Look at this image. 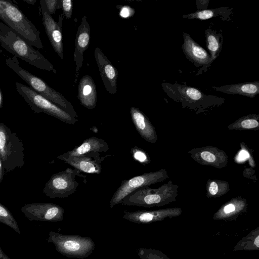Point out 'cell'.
I'll return each instance as SVG.
<instances>
[{"mask_svg": "<svg viewBox=\"0 0 259 259\" xmlns=\"http://www.w3.org/2000/svg\"><path fill=\"white\" fill-rule=\"evenodd\" d=\"M1 46L14 56L18 57L39 69L53 71L56 70L52 63L39 52L18 33L0 22Z\"/></svg>", "mask_w": 259, "mask_h": 259, "instance_id": "6da1fadb", "label": "cell"}, {"mask_svg": "<svg viewBox=\"0 0 259 259\" xmlns=\"http://www.w3.org/2000/svg\"><path fill=\"white\" fill-rule=\"evenodd\" d=\"M0 19L32 46L44 48L39 31L12 1L0 0Z\"/></svg>", "mask_w": 259, "mask_h": 259, "instance_id": "7a4b0ae2", "label": "cell"}, {"mask_svg": "<svg viewBox=\"0 0 259 259\" xmlns=\"http://www.w3.org/2000/svg\"><path fill=\"white\" fill-rule=\"evenodd\" d=\"M178 186L171 181L158 188L145 186L137 189L123 199L120 204L144 207H159L175 201Z\"/></svg>", "mask_w": 259, "mask_h": 259, "instance_id": "3957f363", "label": "cell"}, {"mask_svg": "<svg viewBox=\"0 0 259 259\" xmlns=\"http://www.w3.org/2000/svg\"><path fill=\"white\" fill-rule=\"evenodd\" d=\"M6 63L33 91L58 106L72 117H78L74 108L67 99L51 88L42 79L22 68L17 57L14 56L6 59Z\"/></svg>", "mask_w": 259, "mask_h": 259, "instance_id": "277c9868", "label": "cell"}, {"mask_svg": "<svg viewBox=\"0 0 259 259\" xmlns=\"http://www.w3.org/2000/svg\"><path fill=\"white\" fill-rule=\"evenodd\" d=\"M0 156L6 173L21 168L25 164L22 140L2 122H0Z\"/></svg>", "mask_w": 259, "mask_h": 259, "instance_id": "5b68a950", "label": "cell"}, {"mask_svg": "<svg viewBox=\"0 0 259 259\" xmlns=\"http://www.w3.org/2000/svg\"><path fill=\"white\" fill-rule=\"evenodd\" d=\"M54 244L56 250L68 257L83 259L94 251L95 244L92 238L77 235H67L51 231L47 239Z\"/></svg>", "mask_w": 259, "mask_h": 259, "instance_id": "8992f818", "label": "cell"}, {"mask_svg": "<svg viewBox=\"0 0 259 259\" xmlns=\"http://www.w3.org/2000/svg\"><path fill=\"white\" fill-rule=\"evenodd\" d=\"M16 90L36 113L43 112L66 123L74 124L75 118L48 99L41 96L30 87L18 82L15 83Z\"/></svg>", "mask_w": 259, "mask_h": 259, "instance_id": "52a82bcc", "label": "cell"}, {"mask_svg": "<svg viewBox=\"0 0 259 259\" xmlns=\"http://www.w3.org/2000/svg\"><path fill=\"white\" fill-rule=\"evenodd\" d=\"M168 178L165 169L159 171L146 172L128 180H122L120 186L114 192L110 202V207L120 204L124 198L135 190L145 186L162 182Z\"/></svg>", "mask_w": 259, "mask_h": 259, "instance_id": "ba28073f", "label": "cell"}, {"mask_svg": "<svg viewBox=\"0 0 259 259\" xmlns=\"http://www.w3.org/2000/svg\"><path fill=\"white\" fill-rule=\"evenodd\" d=\"M80 171L67 168L53 175L46 183L44 193L51 198H66L74 193L79 185L75 177Z\"/></svg>", "mask_w": 259, "mask_h": 259, "instance_id": "9c48e42d", "label": "cell"}, {"mask_svg": "<svg viewBox=\"0 0 259 259\" xmlns=\"http://www.w3.org/2000/svg\"><path fill=\"white\" fill-rule=\"evenodd\" d=\"M161 86L166 94L175 101L187 106H203L214 103L223 99L205 95L199 90L186 85L163 83Z\"/></svg>", "mask_w": 259, "mask_h": 259, "instance_id": "30bf717a", "label": "cell"}, {"mask_svg": "<svg viewBox=\"0 0 259 259\" xmlns=\"http://www.w3.org/2000/svg\"><path fill=\"white\" fill-rule=\"evenodd\" d=\"M21 211L30 221L59 222L63 219L64 209L52 203H33L23 206Z\"/></svg>", "mask_w": 259, "mask_h": 259, "instance_id": "8fae6325", "label": "cell"}, {"mask_svg": "<svg viewBox=\"0 0 259 259\" xmlns=\"http://www.w3.org/2000/svg\"><path fill=\"white\" fill-rule=\"evenodd\" d=\"M40 8L42 17V23L51 44L61 59L63 58L62 40V22L64 16L60 14L56 22L49 14L44 0L40 1Z\"/></svg>", "mask_w": 259, "mask_h": 259, "instance_id": "7c38bea8", "label": "cell"}, {"mask_svg": "<svg viewBox=\"0 0 259 259\" xmlns=\"http://www.w3.org/2000/svg\"><path fill=\"white\" fill-rule=\"evenodd\" d=\"M181 208L174 207L154 210H138L134 212L124 211L123 219L138 224H148L160 222L167 218L181 214Z\"/></svg>", "mask_w": 259, "mask_h": 259, "instance_id": "4fadbf2b", "label": "cell"}, {"mask_svg": "<svg viewBox=\"0 0 259 259\" xmlns=\"http://www.w3.org/2000/svg\"><path fill=\"white\" fill-rule=\"evenodd\" d=\"M99 156V153H90L76 156H67L62 154L58 156L57 158L80 171L99 174L102 169L101 163L104 159V158H100Z\"/></svg>", "mask_w": 259, "mask_h": 259, "instance_id": "5bb4252c", "label": "cell"}, {"mask_svg": "<svg viewBox=\"0 0 259 259\" xmlns=\"http://www.w3.org/2000/svg\"><path fill=\"white\" fill-rule=\"evenodd\" d=\"M94 56L105 88L109 94H116L118 75L116 68L100 48L95 49Z\"/></svg>", "mask_w": 259, "mask_h": 259, "instance_id": "9a60e30c", "label": "cell"}, {"mask_svg": "<svg viewBox=\"0 0 259 259\" xmlns=\"http://www.w3.org/2000/svg\"><path fill=\"white\" fill-rule=\"evenodd\" d=\"M91 39V28L87 18L84 16L78 27L75 42L74 60L76 65L75 79L76 83L83 62V53L89 46Z\"/></svg>", "mask_w": 259, "mask_h": 259, "instance_id": "2e32d148", "label": "cell"}, {"mask_svg": "<svg viewBox=\"0 0 259 259\" xmlns=\"http://www.w3.org/2000/svg\"><path fill=\"white\" fill-rule=\"evenodd\" d=\"M182 50L186 58L196 66L207 68L212 63L210 55L188 33H183Z\"/></svg>", "mask_w": 259, "mask_h": 259, "instance_id": "e0dca14e", "label": "cell"}, {"mask_svg": "<svg viewBox=\"0 0 259 259\" xmlns=\"http://www.w3.org/2000/svg\"><path fill=\"white\" fill-rule=\"evenodd\" d=\"M132 121L139 135L146 141L155 143L158 140L154 126L148 118L139 109L132 107L130 109Z\"/></svg>", "mask_w": 259, "mask_h": 259, "instance_id": "ac0fdd59", "label": "cell"}, {"mask_svg": "<svg viewBox=\"0 0 259 259\" xmlns=\"http://www.w3.org/2000/svg\"><path fill=\"white\" fill-rule=\"evenodd\" d=\"M77 98L81 104L89 109H93L97 105L96 84L89 75H85L80 80L78 86Z\"/></svg>", "mask_w": 259, "mask_h": 259, "instance_id": "d6986e66", "label": "cell"}, {"mask_svg": "<svg viewBox=\"0 0 259 259\" xmlns=\"http://www.w3.org/2000/svg\"><path fill=\"white\" fill-rule=\"evenodd\" d=\"M109 149L108 144L103 140L96 137L85 139L81 145L64 153L67 156H81L90 153L106 152Z\"/></svg>", "mask_w": 259, "mask_h": 259, "instance_id": "ffe728a7", "label": "cell"}, {"mask_svg": "<svg viewBox=\"0 0 259 259\" xmlns=\"http://www.w3.org/2000/svg\"><path fill=\"white\" fill-rule=\"evenodd\" d=\"M245 200L234 199L222 206L213 215L214 220L231 221L238 218L247 209Z\"/></svg>", "mask_w": 259, "mask_h": 259, "instance_id": "44dd1931", "label": "cell"}, {"mask_svg": "<svg viewBox=\"0 0 259 259\" xmlns=\"http://www.w3.org/2000/svg\"><path fill=\"white\" fill-rule=\"evenodd\" d=\"M212 88L215 91L227 94L240 95L253 98L259 94V82L257 81L218 87H212Z\"/></svg>", "mask_w": 259, "mask_h": 259, "instance_id": "7402d4cb", "label": "cell"}, {"mask_svg": "<svg viewBox=\"0 0 259 259\" xmlns=\"http://www.w3.org/2000/svg\"><path fill=\"white\" fill-rule=\"evenodd\" d=\"M195 153H198L199 156H192L195 160L200 162L201 161L203 164H209L216 166L219 164V161L222 163L223 159L227 160V156L224 151H220L214 148L205 147L198 150V151H195Z\"/></svg>", "mask_w": 259, "mask_h": 259, "instance_id": "603a6c76", "label": "cell"}, {"mask_svg": "<svg viewBox=\"0 0 259 259\" xmlns=\"http://www.w3.org/2000/svg\"><path fill=\"white\" fill-rule=\"evenodd\" d=\"M206 45L210 54L212 62L219 56L222 49L223 36L214 30L208 28L205 30Z\"/></svg>", "mask_w": 259, "mask_h": 259, "instance_id": "cb8c5ba5", "label": "cell"}, {"mask_svg": "<svg viewBox=\"0 0 259 259\" xmlns=\"http://www.w3.org/2000/svg\"><path fill=\"white\" fill-rule=\"evenodd\" d=\"M231 13V10L227 8H220L213 9L199 10L195 12L184 15L183 18L197 19L201 20H207L214 17L221 16L227 17Z\"/></svg>", "mask_w": 259, "mask_h": 259, "instance_id": "d4e9b609", "label": "cell"}, {"mask_svg": "<svg viewBox=\"0 0 259 259\" xmlns=\"http://www.w3.org/2000/svg\"><path fill=\"white\" fill-rule=\"evenodd\" d=\"M259 249V228L252 230L235 246L234 250L252 251Z\"/></svg>", "mask_w": 259, "mask_h": 259, "instance_id": "484cf974", "label": "cell"}, {"mask_svg": "<svg viewBox=\"0 0 259 259\" xmlns=\"http://www.w3.org/2000/svg\"><path fill=\"white\" fill-rule=\"evenodd\" d=\"M0 222L10 227L18 234H21L17 222L13 214L1 203H0Z\"/></svg>", "mask_w": 259, "mask_h": 259, "instance_id": "4316f807", "label": "cell"}, {"mask_svg": "<svg viewBox=\"0 0 259 259\" xmlns=\"http://www.w3.org/2000/svg\"><path fill=\"white\" fill-rule=\"evenodd\" d=\"M258 116L256 115H249L240 118L232 125L233 128L242 129H254L259 125Z\"/></svg>", "mask_w": 259, "mask_h": 259, "instance_id": "83f0119b", "label": "cell"}, {"mask_svg": "<svg viewBox=\"0 0 259 259\" xmlns=\"http://www.w3.org/2000/svg\"><path fill=\"white\" fill-rule=\"evenodd\" d=\"M137 252L141 259H170L161 251L151 248H140Z\"/></svg>", "mask_w": 259, "mask_h": 259, "instance_id": "f1b7e54d", "label": "cell"}, {"mask_svg": "<svg viewBox=\"0 0 259 259\" xmlns=\"http://www.w3.org/2000/svg\"><path fill=\"white\" fill-rule=\"evenodd\" d=\"M131 152L134 159L143 164H147L151 161L147 153L137 146L132 147Z\"/></svg>", "mask_w": 259, "mask_h": 259, "instance_id": "f546056e", "label": "cell"}, {"mask_svg": "<svg viewBox=\"0 0 259 259\" xmlns=\"http://www.w3.org/2000/svg\"><path fill=\"white\" fill-rule=\"evenodd\" d=\"M226 184L227 183L225 182L219 181L210 182L208 188V193L209 194L207 195L208 196H211L210 197H215V196H219V193H221V195L223 194L222 187Z\"/></svg>", "mask_w": 259, "mask_h": 259, "instance_id": "4dcf8cb0", "label": "cell"}, {"mask_svg": "<svg viewBox=\"0 0 259 259\" xmlns=\"http://www.w3.org/2000/svg\"><path fill=\"white\" fill-rule=\"evenodd\" d=\"M61 5L63 12V16L67 19H70L73 10L72 1L71 0H61Z\"/></svg>", "mask_w": 259, "mask_h": 259, "instance_id": "1f68e13d", "label": "cell"}, {"mask_svg": "<svg viewBox=\"0 0 259 259\" xmlns=\"http://www.w3.org/2000/svg\"><path fill=\"white\" fill-rule=\"evenodd\" d=\"M47 9L51 15L55 14L57 9L61 8V0H44Z\"/></svg>", "mask_w": 259, "mask_h": 259, "instance_id": "d6a6232c", "label": "cell"}, {"mask_svg": "<svg viewBox=\"0 0 259 259\" xmlns=\"http://www.w3.org/2000/svg\"><path fill=\"white\" fill-rule=\"evenodd\" d=\"M135 10L132 8L128 6H122L119 12V15L124 18L132 16L135 14Z\"/></svg>", "mask_w": 259, "mask_h": 259, "instance_id": "836d02e7", "label": "cell"}, {"mask_svg": "<svg viewBox=\"0 0 259 259\" xmlns=\"http://www.w3.org/2000/svg\"><path fill=\"white\" fill-rule=\"evenodd\" d=\"M4 168L3 164V162L2 161V159L0 156V183H1L3 177H4Z\"/></svg>", "mask_w": 259, "mask_h": 259, "instance_id": "e575fe53", "label": "cell"}, {"mask_svg": "<svg viewBox=\"0 0 259 259\" xmlns=\"http://www.w3.org/2000/svg\"><path fill=\"white\" fill-rule=\"evenodd\" d=\"M0 259H10L9 256L6 255L2 248L0 247Z\"/></svg>", "mask_w": 259, "mask_h": 259, "instance_id": "d590c367", "label": "cell"}, {"mask_svg": "<svg viewBox=\"0 0 259 259\" xmlns=\"http://www.w3.org/2000/svg\"><path fill=\"white\" fill-rule=\"evenodd\" d=\"M247 153L245 151H242L240 153V157L241 159H244L246 158L247 157Z\"/></svg>", "mask_w": 259, "mask_h": 259, "instance_id": "8d00e7d4", "label": "cell"}, {"mask_svg": "<svg viewBox=\"0 0 259 259\" xmlns=\"http://www.w3.org/2000/svg\"><path fill=\"white\" fill-rule=\"evenodd\" d=\"M23 1L30 5H34L35 3L36 2V0H23Z\"/></svg>", "mask_w": 259, "mask_h": 259, "instance_id": "74e56055", "label": "cell"}, {"mask_svg": "<svg viewBox=\"0 0 259 259\" xmlns=\"http://www.w3.org/2000/svg\"><path fill=\"white\" fill-rule=\"evenodd\" d=\"M3 94L1 89H0V108L3 106Z\"/></svg>", "mask_w": 259, "mask_h": 259, "instance_id": "f35d334b", "label": "cell"}, {"mask_svg": "<svg viewBox=\"0 0 259 259\" xmlns=\"http://www.w3.org/2000/svg\"><path fill=\"white\" fill-rule=\"evenodd\" d=\"M0 47H1V43H0ZM3 52V51L0 48V53H2Z\"/></svg>", "mask_w": 259, "mask_h": 259, "instance_id": "ab89813d", "label": "cell"}]
</instances>
